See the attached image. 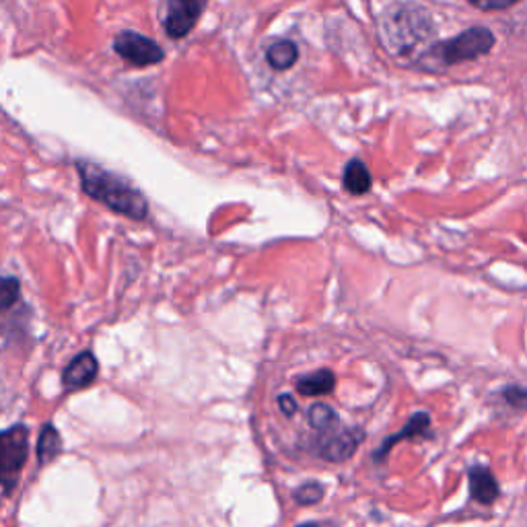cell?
Instances as JSON below:
<instances>
[{
  "instance_id": "cell-9",
  "label": "cell",
  "mask_w": 527,
  "mask_h": 527,
  "mask_svg": "<svg viewBox=\"0 0 527 527\" xmlns=\"http://www.w3.org/2000/svg\"><path fill=\"white\" fill-rule=\"evenodd\" d=\"M431 429V414L429 412H416L408 418V423L394 435H390L388 439L383 441V445L373 453V458L383 462L385 458H388V453L392 451L394 445L406 441V439H414V437H425Z\"/></svg>"
},
{
  "instance_id": "cell-18",
  "label": "cell",
  "mask_w": 527,
  "mask_h": 527,
  "mask_svg": "<svg viewBox=\"0 0 527 527\" xmlns=\"http://www.w3.org/2000/svg\"><path fill=\"white\" fill-rule=\"evenodd\" d=\"M468 3L480 11H503L515 5L517 0H468Z\"/></svg>"
},
{
  "instance_id": "cell-3",
  "label": "cell",
  "mask_w": 527,
  "mask_h": 527,
  "mask_svg": "<svg viewBox=\"0 0 527 527\" xmlns=\"http://www.w3.org/2000/svg\"><path fill=\"white\" fill-rule=\"evenodd\" d=\"M495 46V35L490 33V29L486 27H470L466 31H462L460 35H455V38L447 40V42H439L435 46H431L425 56L423 62H437L441 66H453V64H460V62H468V60H476L484 54H488Z\"/></svg>"
},
{
  "instance_id": "cell-7",
  "label": "cell",
  "mask_w": 527,
  "mask_h": 527,
  "mask_svg": "<svg viewBox=\"0 0 527 527\" xmlns=\"http://www.w3.org/2000/svg\"><path fill=\"white\" fill-rule=\"evenodd\" d=\"M206 0H169L165 15V31L169 38L182 40L196 27Z\"/></svg>"
},
{
  "instance_id": "cell-12",
  "label": "cell",
  "mask_w": 527,
  "mask_h": 527,
  "mask_svg": "<svg viewBox=\"0 0 527 527\" xmlns=\"http://www.w3.org/2000/svg\"><path fill=\"white\" fill-rule=\"evenodd\" d=\"M342 184L344 190L353 196H363L371 190V173L367 169V165L361 159H353L348 161V165L344 167V175H342Z\"/></svg>"
},
{
  "instance_id": "cell-15",
  "label": "cell",
  "mask_w": 527,
  "mask_h": 527,
  "mask_svg": "<svg viewBox=\"0 0 527 527\" xmlns=\"http://www.w3.org/2000/svg\"><path fill=\"white\" fill-rule=\"evenodd\" d=\"M62 451V437L56 431L54 425H44L42 433H40V441H38V462L40 466H46L50 462H54Z\"/></svg>"
},
{
  "instance_id": "cell-14",
  "label": "cell",
  "mask_w": 527,
  "mask_h": 527,
  "mask_svg": "<svg viewBox=\"0 0 527 527\" xmlns=\"http://www.w3.org/2000/svg\"><path fill=\"white\" fill-rule=\"evenodd\" d=\"M307 423L313 431H318L320 435H324V433L338 429L340 418H338V412L334 408H330L328 404H313L307 410Z\"/></svg>"
},
{
  "instance_id": "cell-17",
  "label": "cell",
  "mask_w": 527,
  "mask_h": 527,
  "mask_svg": "<svg viewBox=\"0 0 527 527\" xmlns=\"http://www.w3.org/2000/svg\"><path fill=\"white\" fill-rule=\"evenodd\" d=\"M21 285L19 280L13 276H0V311H7L11 309L17 299H19V291Z\"/></svg>"
},
{
  "instance_id": "cell-13",
  "label": "cell",
  "mask_w": 527,
  "mask_h": 527,
  "mask_svg": "<svg viewBox=\"0 0 527 527\" xmlns=\"http://www.w3.org/2000/svg\"><path fill=\"white\" fill-rule=\"evenodd\" d=\"M266 60L274 70H289L299 60V50L291 40H278L266 50Z\"/></svg>"
},
{
  "instance_id": "cell-6",
  "label": "cell",
  "mask_w": 527,
  "mask_h": 527,
  "mask_svg": "<svg viewBox=\"0 0 527 527\" xmlns=\"http://www.w3.org/2000/svg\"><path fill=\"white\" fill-rule=\"evenodd\" d=\"M363 439L365 433L361 429H340V431L334 429L320 437L318 445H315V451H318V455H322L324 460L340 464L353 458Z\"/></svg>"
},
{
  "instance_id": "cell-20",
  "label": "cell",
  "mask_w": 527,
  "mask_h": 527,
  "mask_svg": "<svg viewBox=\"0 0 527 527\" xmlns=\"http://www.w3.org/2000/svg\"><path fill=\"white\" fill-rule=\"evenodd\" d=\"M299 527H322L320 523H303V525H299Z\"/></svg>"
},
{
  "instance_id": "cell-2",
  "label": "cell",
  "mask_w": 527,
  "mask_h": 527,
  "mask_svg": "<svg viewBox=\"0 0 527 527\" xmlns=\"http://www.w3.org/2000/svg\"><path fill=\"white\" fill-rule=\"evenodd\" d=\"M433 33L431 15L423 9L398 5L381 17L379 38L392 54H412L420 44L429 40Z\"/></svg>"
},
{
  "instance_id": "cell-11",
  "label": "cell",
  "mask_w": 527,
  "mask_h": 527,
  "mask_svg": "<svg viewBox=\"0 0 527 527\" xmlns=\"http://www.w3.org/2000/svg\"><path fill=\"white\" fill-rule=\"evenodd\" d=\"M336 388V375L330 369H318L297 379V392L301 396H328Z\"/></svg>"
},
{
  "instance_id": "cell-8",
  "label": "cell",
  "mask_w": 527,
  "mask_h": 527,
  "mask_svg": "<svg viewBox=\"0 0 527 527\" xmlns=\"http://www.w3.org/2000/svg\"><path fill=\"white\" fill-rule=\"evenodd\" d=\"M97 371H99V363H97L95 355L91 353V350H85V353L75 357L64 369L62 385L68 392L85 390L87 385H91L95 381Z\"/></svg>"
},
{
  "instance_id": "cell-10",
  "label": "cell",
  "mask_w": 527,
  "mask_h": 527,
  "mask_svg": "<svg viewBox=\"0 0 527 527\" xmlns=\"http://www.w3.org/2000/svg\"><path fill=\"white\" fill-rule=\"evenodd\" d=\"M468 484L472 499L480 505H493L501 497V486L486 466H472L468 470Z\"/></svg>"
},
{
  "instance_id": "cell-1",
  "label": "cell",
  "mask_w": 527,
  "mask_h": 527,
  "mask_svg": "<svg viewBox=\"0 0 527 527\" xmlns=\"http://www.w3.org/2000/svg\"><path fill=\"white\" fill-rule=\"evenodd\" d=\"M77 171L81 178V186L87 196L108 206L118 215H124L132 221H145L149 215V202L132 188L120 175L99 167L91 161H77Z\"/></svg>"
},
{
  "instance_id": "cell-5",
  "label": "cell",
  "mask_w": 527,
  "mask_h": 527,
  "mask_svg": "<svg viewBox=\"0 0 527 527\" xmlns=\"http://www.w3.org/2000/svg\"><path fill=\"white\" fill-rule=\"evenodd\" d=\"M114 50L116 54L130 62L132 66H153L163 62L165 54L157 42L151 38H145L136 31H122L116 35L114 40Z\"/></svg>"
},
{
  "instance_id": "cell-4",
  "label": "cell",
  "mask_w": 527,
  "mask_h": 527,
  "mask_svg": "<svg viewBox=\"0 0 527 527\" xmlns=\"http://www.w3.org/2000/svg\"><path fill=\"white\" fill-rule=\"evenodd\" d=\"M29 451V429L25 425H15L0 431V484L7 493L15 488L19 474L27 462Z\"/></svg>"
},
{
  "instance_id": "cell-16",
  "label": "cell",
  "mask_w": 527,
  "mask_h": 527,
  "mask_svg": "<svg viewBox=\"0 0 527 527\" xmlns=\"http://www.w3.org/2000/svg\"><path fill=\"white\" fill-rule=\"evenodd\" d=\"M326 495V490H324V484L320 482H305L301 484L295 493H293V499L299 503V505H315V503H320Z\"/></svg>"
},
{
  "instance_id": "cell-19",
  "label": "cell",
  "mask_w": 527,
  "mask_h": 527,
  "mask_svg": "<svg viewBox=\"0 0 527 527\" xmlns=\"http://www.w3.org/2000/svg\"><path fill=\"white\" fill-rule=\"evenodd\" d=\"M278 406H280V410H283L285 416H293L297 412V402L289 394H283L278 398Z\"/></svg>"
}]
</instances>
